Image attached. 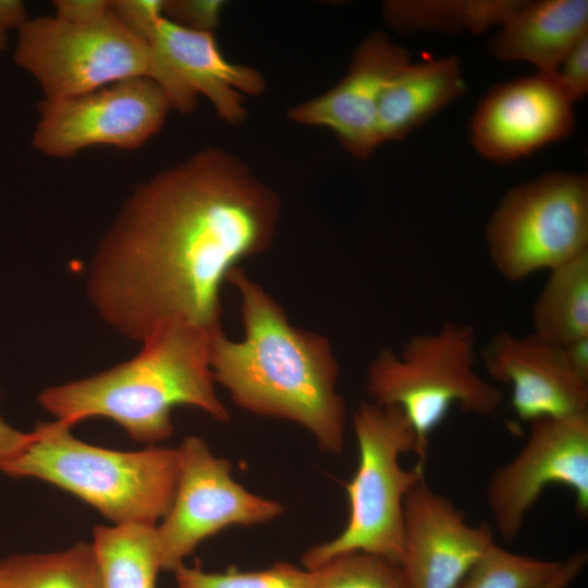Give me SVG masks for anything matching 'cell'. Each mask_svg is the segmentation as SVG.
<instances>
[{
	"label": "cell",
	"mask_w": 588,
	"mask_h": 588,
	"mask_svg": "<svg viewBox=\"0 0 588 588\" xmlns=\"http://www.w3.org/2000/svg\"><path fill=\"white\" fill-rule=\"evenodd\" d=\"M26 21L24 4L17 0H0V52L7 44L8 30L20 27Z\"/></svg>",
	"instance_id": "32"
},
{
	"label": "cell",
	"mask_w": 588,
	"mask_h": 588,
	"mask_svg": "<svg viewBox=\"0 0 588 588\" xmlns=\"http://www.w3.org/2000/svg\"><path fill=\"white\" fill-rule=\"evenodd\" d=\"M309 571L315 588H411L399 563L366 552L341 554Z\"/></svg>",
	"instance_id": "25"
},
{
	"label": "cell",
	"mask_w": 588,
	"mask_h": 588,
	"mask_svg": "<svg viewBox=\"0 0 588 588\" xmlns=\"http://www.w3.org/2000/svg\"><path fill=\"white\" fill-rule=\"evenodd\" d=\"M407 50L375 32L356 48L336 85L289 112L295 123L330 130L346 151L365 159L380 145L377 111L391 77L407 62Z\"/></svg>",
	"instance_id": "14"
},
{
	"label": "cell",
	"mask_w": 588,
	"mask_h": 588,
	"mask_svg": "<svg viewBox=\"0 0 588 588\" xmlns=\"http://www.w3.org/2000/svg\"><path fill=\"white\" fill-rule=\"evenodd\" d=\"M160 53L179 77L197 96L206 97L220 119L231 125L245 117L244 96L265 90L261 74L248 65L229 61L213 33L195 30L164 15L142 36Z\"/></svg>",
	"instance_id": "16"
},
{
	"label": "cell",
	"mask_w": 588,
	"mask_h": 588,
	"mask_svg": "<svg viewBox=\"0 0 588 588\" xmlns=\"http://www.w3.org/2000/svg\"><path fill=\"white\" fill-rule=\"evenodd\" d=\"M575 370L588 379V339H583L564 347Z\"/></svg>",
	"instance_id": "33"
},
{
	"label": "cell",
	"mask_w": 588,
	"mask_h": 588,
	"mask_svg": "<svg viewBox=\"0 0 588 588\" xmlns=\"http://www.w3.org/2000/svg\"><path fill=\"white\" fill-rule=\"evenodd\" d=\"M277 195L232 154L208 147L137 186L100 241L87 281L91 304L142 342L180 322L220 330L221 289L270 246Z\"/></svg>",
	"instance_id": "1"
},
{
	"label": "cell",
	"mask_w": 588,
	"mask_h": 588,
	"mask_svg": "<svg viewBox=\"0 0 588 588\" xmlns=\"http://www.w3.org/2000/svg\"><path fill=\"white\" fill-rule=\"evenodd\" d=\"M560 565L561 561L517 554L495 543L455 588H537L547 581Z\"/></svg>",
	"instance_id": "23"
},
{
	"label": "cell",
	"mask_w": 588,
	"mask_h": 588,
	"mask_svg": "<svg viewBox=\"0 0 588 588\" xmlns=\"http://www.w3.org/2000/svg\"><path fill=\"white\" fill-rule=\"evenodd\" d=\"M176 588H315L311 571L277 562L257 571L208 572L200 565L182 564L174 572Z\"/></svg>",
	"instance_id": "24"
},
{
	"label": "cell",
	"mask_w": 588,
	"mask_h": 588,
	"mask_svg": "<svg viewBox=\"0 0 588 588\" xmlns=\"http://www.w3.org/2000/svg\"><path fill=\"white\" fill-rule=\"evenodd\" d=\"M356 470L344 486L348 517L334 538L309 548L302 566L314 569L346 553L366 552L396 563L402 555L406 495L424 478L422 467L406 469L401 456L417 453L415 433L396 407L363 402L353 414Z\"/></svg>",
	"instance_id": "7"
},
{
	"label": "cell",
	"mask_w": 588,
	"mask_h": 588,
	"mask_svg": "<svg viewBox=\"0 0 588 588\" xmlns=\"http://www.w3.org/2000/svg\"><path fill=\"white\" fill-rule=\"evenodd\" d=\"M109 3L121 22L139 37L158 17L164 15V1L160 0H114Z\"/></svg>",
	"instance_id": "28"
},
{
	"label": "cell",
	"mask_w": 588,
	"mask_h": 588,
	"mask_svg": "<svg viewBox=\"0 0 588 588\" xmlns=\"http://www.w3.org/2000/svg\"><path fill=\"white\" fill-rule=\"evenodd\" d=\"M54 16L66 22H86L97 19L109 10L107 0H58Z\"/></svg>",
	"instance_id": "29"
},
{
	"label": "cell",
	"mask_w": 588,
	"mask_h": 588,
	"mask_svg": "<svg viewBox=\"0 0 588 588\" xmlns=\"http://www.w3.org/2000/svg\"><path fill=\"white\" fill-rule=\"evenodd\" d=\"M29 432L11 426L0 414V469L26 445Z\"/></svg>",
	"instance_id": "31"
},
{
	"label": "cell",
	"mask_w": 588,
	"mask_h": 588,
	"mask_svg": "<svg viewBox=\"0 0 588 588\" xmlns=\"http://www.w3.org/2000/svg\"><path fill=\"white\" fill-rule=\"evenodd\" d=\"M512 461L487 488V503L499 535L516 539L543 491L560 485L572 491L577 513H588V414L542 418Z\"/></svg>",
	"instance_id": "11"
},
{
	"label": "cell",
	"mask_w": 588,
	"mask_h": 588,
	"mask_svg": "<svg viewBox=\"0 0 588 588\" xmlns=\"http://www.w3.org/2000/svg\"><path fill=\"white\" fill-rule=\"evenodd\" d=\"M497 271L518 282L588 252V177L550 172L515 186L486 229Z\"/></svg>",
	"instance_id": "8"
},
{
	"label": "cell",
	"mask_w": 588,
	"mask_h": 588,
	"mask_svg": "<svg viewBox=\"0 0 588 588\" xmlns=\"http://www.w3.org/2000/svg\"><path fill=\"white\" fill-rule=\"evenodd\" d=\"M216 333L180 322L163 324L140 342L131 359L49 387L40 392L38 402L56 420L71 427L88 418H107L133 440L150 445L172 436V411L177 406L226 421L230 413L216 391L210 364Z\"/></svg>",
	"instance_id": "3"
},
{
	"label": "cell",
	"mask_w": 588,
	"mask_h": 588,
	"mask_svg": "<svg viewBox=\"0 0 588 588\" xmlns=\"http://www.w3.org/2000/svg\"><path fill=\"white\" fill-rule=\"evenodd\" d=\"M586 562V552H576L567 560L561 561V565L558 571L547 581L537 588H569L573 581L585 568Z\"/></svg>",
	"instance_id": "30"
},
{
	"label": "cell",
	"mask_w": 588,
	"mask_h": 588,
	"mask_svg": "<svg viewBox=\"0 0 588 588\" xmlns=\"http://www.w3.org/2000/svg\"><path fill=\"white\" fill-rule=\"evenodd\" d=\"M222 1L182 0L164 1L163 14L171 21L185 27L211 32L219 23Z\"/></svg>",
	"instance_id": "26"
},
{
	"label": "cell",
	"mask_w": 588,
	"mask_h": 588,
	"mask_svg": "<svg viewBox=\"0 0 588 588\" xmlns=\"http://www.w3.org/2000/svg\"><path fill=\"white\" fill-rule=\"evenodd\" d=\"M170 108L164 90L148 78L121 81L75 97L45 98L33 145L54 158L96 145L135 149L161 130Z\"/></svg>",
	"instance_id": "10"
},
{
	"label": "cell",
	"mask_w": 588,
	"mask_h": 588,
	"mask_svg": "<svg viewBox=\"0 0 588 588\" xmlns=\"http://www.w3.org/2000/svg\"><path fill=\"white\" fill-rule=\"evenodd\" d=\"M574 102L554 73L536 72L492 87L471 117L470 140L493 162H510L567 137Z\"/></svg>",
	"instance_id": "12"
},
{
	"label": "cell",
	"mask_w": 588,
	"mask_h": 588,
	"mask_svg": "<svg viewBox=\"0 0 588 588\" xmlns=\"http://www.w3.org/2000/svg\"><path fill=\"white\" fill-rule=\"evenodd\" d=\"M522 0H393L383 15L399 33H469L500 27Z\"/></svg>",
	"instance_id": "20"
},
{
	"label": "cell",
	"mask_w": 588,
	"mask_h": 588,
	"mask_svg": "<svg viewBox=\"0 0 588 588\" xmlns=\"http://www.w3.org/2000/svg\"><path fill=\"white\" fill-rule=\"evenodd\" d=\"M240 296L244 336L221 330L210 342L216 383L242 409L304 428L320 450L344 449L346 403L329 340L294 327L283 308L240 267L229 277Z\"/></svg>",
	"instance_id": "2"
},
{
	"label": "cell",
	"mask_w": 588,
	"mask_h": 588,
	"mask_svg": "<svg viewBox=\"0 0 588 588\" xmlns=\"http://www.w3.org/2000/svg\"><path fill=\"white\" fill-rule=\"evenodd\" d=\"M549 272L532 307V334L561 347L588 339V252Z\"/></svg>",
	"instance_id": "19"
},
{
	"label": "cell",
	"mask_w": 588,
	"mask_h": 588,
	"mask_svg": "<svg viewBox=\"0 0 588 588\" xmlns=\"http://www.w3.org/2000/svg\"><path fill=\"white\" fill-rule=\"evenodd\" d=\"M476 354L474 327L448 321L413 335L399 353L383 350L370 363V401L404 414L416 437L417 466H424L429 438L453 406L478 416L500 407L503 394L478 375Z\"/></svg>",
	"instance_id": "6"
},
{
	"label": "cell",
	"mask_w": 588,
	"mask_h": 588,
	"mask_svg": "<svg viewBox=\"0 0 588 588\" xmlns=\"http://www.w3.org/2000/svg\"><path fill=\"white\" fill-rule=\"evenodd\" d=\"M71 428L60 420L39 422L0 471L51 483L96 509L112 525L156 526L174 495L176 448L112 450L76 438Z\"/></svg>",
	"instance_id": "4"
},
{
	"label": "cell",
	"mask_w": 588,
	"mask_h": 588,
	"mask_svg": "<svg viewBox=\"0 0 588 588\" xmlns=\"http://www.w3.org/2000/svg\"><path fill=\"white\" fill-rule=\"evenodd\" d=\"M90 543L101 588H156L162 571L156 526L98 525Z\"/></svg>",
	"instance_id": "21"
},
{
	"label": "cell",
	"mask_w": 588,
	"mask_h": 588,
	"mask_svg": "<svg viewBox=\"0 0 588 588\" xmlns=\"http://www.w3.org/2000/svg\"><path fill=\"white\" fill-rule=\"evenodd\" d=\"M177 477L171 505L156 525L162 571L174 572L206 539L231 526L274 520L284 512L275 500L250 492L198 436L176 446Z\"/></svg>",
	"instance_id": "9"
},
{
	"label": "cell",
	"mask_w": 588,
	"mask_h": 588,
	"mask_svg": "<svg viewBox=\"0 0 588 588\" xmlns=\"http://www.w3.org/2000/svg\"><path fill=\"white\" fill-rule=\"evenodd\" d=\"M554 74L560 86L574 103L586 96L588 93V34L569 49Z\"/></svg>",
	"instance_id": "27"
},
{
	"label": "cell",
	"mask_w": 588,
	"mask_h": 588,
	"mask_svg": "<svg viewBox=\"0 0 588 588\" xmlns=\"http://www.w3.org/2000/svg\"><path fill=\"white\" fill-rule=\"evenodd\" d=\"M15 63L32 74L46 99L87 94L131 78H148L182 113L196 108L192 91L145 39L127 28L110 8L86 22L53 16L25 21L19 27Z\"/></svg>",
	"instance_id": "5"
},
{
	"label": "cell",
	"mask_w": 588,
	"mask_h": 588,
	"mask_svg": "<svg viewBox=\"0 0 588 588\" xmlns=\"http://www.w3.org/2000/svg\"><path fill=\"white\" fill-rule=\"evenodd\" d=\"M588 34L587 0H522L488 44L503 61H524L554 73L569 49Z\"/></svg>",
	"instance_id": "17"
},
{
	"label": "cell",
	"mask_w": 588,
	"mask_h": 588,
	"mask_svg": "<svg viewBox=\"0 0 588 588\" xmlns=\"http://www.w3.org/2000/svg\"><path fill=\"white\" fill-rule=\"evenodd\" d=\"M494 544L488 525H470L425 479L406 495L399 564L411 588H455Z\"/></svg>",
	"instance_id": "13"
},
{
	"label": "cell",
	"mask_w": 588,
	"mask_h": 588,
	"mask_svg": "<svg viewBox=\"0 0 588 588\" xmlns=\"http://www.w3.org/2000/svg\"><path fill=\"white\" fill-rule=\"evenodd\" d=\"M0 588H101L91 543L49 553L13 554L0 561Z\"/></svg>",
	"instance_id": "22"
},
{
	"label": "cell",
	"mask_w": 588,
	"mask_h": 588,
	"mask_svg": "<svg viewBox=\"0 0 588 588\" xmlns=\"http://www.w3.org/2000/svg\"><path fill=\"white\" fill-rule=\"evenodd\" d=\"M457 58L444 57L403 65L384 87L377 111L380 145L400 140L465 91Z\"/></svg>",
	"instance_id": "18"
},
{
	"label": "cell",
	"mask_w": 588,
	"mask_h": 588,
	"mask_svg": "<svg viewBox=\"0 0 588 588\" xmlns=\"http://www.w3.org/2000/svg\"><path fill=\"white\" fill-rule=\"evenodd\" d=\"M487 372L511 388V403L524 421L588 414V379L569 363L564 347L532 333H498L482 352Z\"/></svg>",
	"instance_id": "15"
}]
</instances>
